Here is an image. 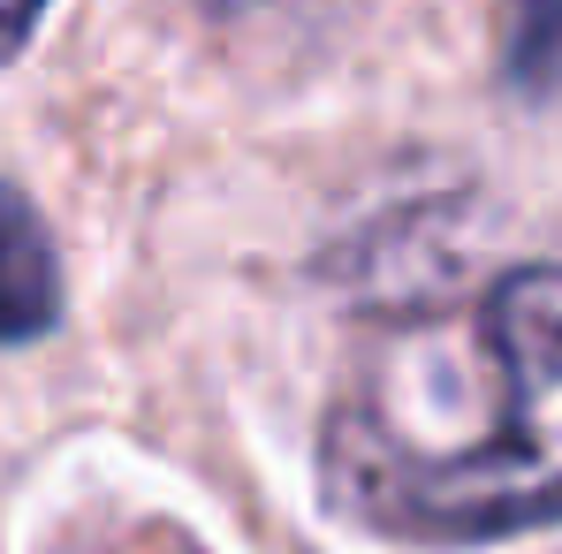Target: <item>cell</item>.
<instances>
[{"mask_svg": "<svg viewBox=\"0 0 562 554\" xmlns=\"http://www.w3.org/2000/svg\"><path fill=\"white\" fill-rule=\"evenodd\" d=\"M61 319V259L23 190L0 183V342H31Z\"/></svg>", "mask_w": 562, "mask_h": 554, "instance_id": "cell-2", "label": "cell"}, {"mask_svg": "<svg viewBox=\"0 0 562 554\" xmlns=\"http://www.w3.org/2000/svg\"><path fill=\"white\" fill-rule=\"evenodd\" d=\"M221 15H267V8H312V0H213Z\"/></svg>", "mask_w": 562, "mask_h": 554, "instance_id": "cell-6", "label": "cell"}, {"mask_svg": "<svg viewBox=\"0 0 562 554\" xmlns=\"http://www.w3.org/2000/svg\"><path fill=\"white\" fill-rule=\"evenodd\" d=\"M502 77L548 92L562 77V0H502Z\"/></svg>", "mask_w": 562, "mask_h": 554, "instance_id": "cell-3", "label": "cell"}, {"mask_svg": "<svg viewBox=\"0 0 562 554\" xmlns=\"http://www.w3.org/2000/svg\"><path fill=\"white\" fill-rule=\"evenodd\" d=\"M106 554H198V547H183L176 532H130L122 547H106Z\"/></svg>", "mask_w": 562, "mask_h": 554, "instance_id": "cell-5", "label": "cell"}, {"mask_svg": "<svg viewBox=\"0 0 562 554\" xmlns=\"http://www.w3.org/2000/svg\"><path fill=\"white\" fill-rule=\"evenodd\" d=\"M319 486L335 517L411 547L562 524V267L373 335L327 410Z\"/></svg>", "mask_w": 562, "mask_h": 554, "instance_id": "cell-1", "label": "cell"}, {"mask_svg": "<svg viewBox=\"0 0 562 554\" xmlns=\"http://www.w3.org/2000/svg\"><path fill=\"white\" fill-rule=\"evenodd\" d=\"M38 15H46V0H0V69H8V61L31 46Z\"/></svg>", "mask_w": 562, "mask_h": 554, "instance_id": "cell-4", "label": "cell"}]
</instances>
